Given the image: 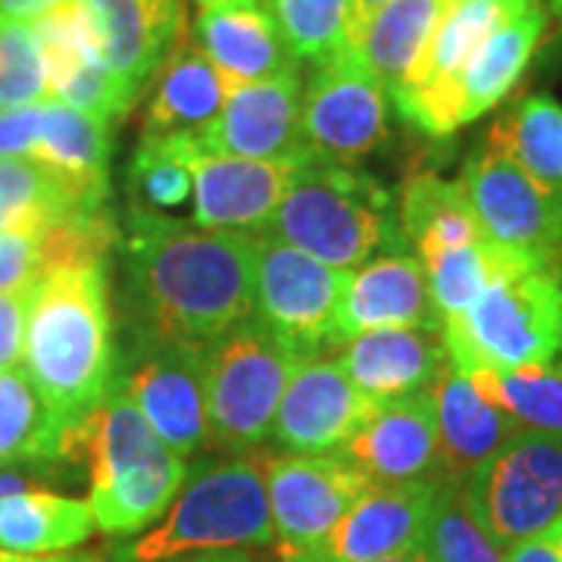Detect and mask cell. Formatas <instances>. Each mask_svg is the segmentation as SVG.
Returning <instances> with one entry per match:
<instances>
[{"instance_id":"cell-12","label":"cell","mask_w":562,"mask_h":562,"mask_svg":"<svg viewBox=\"0 0 562 562\" xmlns=\"http://www.w3.org/2000/svg\"><path fill=\"white\" fill-rule=\"evenodd\" d=\"M387 135V88L357 47L313 66L303 88V138L316 157L357 166L379 154Z\"/></svg>"},{"instance_id":"cell-17","label":"cell","mask_w":562,"mask_h":562,"mask_svg":"<svg viewBox=\"0 0 562 562\" xmlns=\"http://www.w3.org/2000/svg\"><path fill=\"white\" fill-rule=\"evenodd\" d=\"M32 29L44 57L47 98L106 122L122 120L135 106L116 76L103 66L79 0L54 7L32 22Z\"/></svg>"},{"instance_id":"cell-13","label":"cell","mask_w":562,"mask_h":562,"mask_svg":"<svg viewBox=\"0 0 562 562\" xmlns=\"http://www.w3.org/2000/svg\"><path fill=\"white\" fill-rule=\"evenodd\" d=\"M372 487L344 453L266 460V494L276 528V557H297L325 541L344 513Z\"/></svg>"},{"instance_id":"cell-3","label":"cell","mask_w":562,"mask_h":562,"mask_svg":"<svg viewBox=\"0 0 562 562\" xmlns=\"http://www.w3.org/2000/svg\"><path fill=\"white\" fill-rule=\"evenodd\" d=\"M262 232L344 272L406 247L394 188L313 150L297 160L279 210Z\"/></svg>"},{"instance_id":"cell-23","label":"cell","mask_w":562,"mask_h":562,"mask_svg":"<svg viewBox=\"0 0 562 562\" xmlns=\"http://www.w3.org/2000/svg\"><path fill=\"white\" fill-rule=\"evenodd\" d=\"M379 328H425L441 331V316L431 303L425 266L413 254H387L360 266L350 276L341 303L344 344Z\"/></svg>"},{"instance_id":"cell-31","label":"cell","mask_w":562,"mask_h":562,"mask_svg":"<svg viewBox=\"0 0 562 562\" xmlns=\"http://www.w3.org/2000/svg\"><path fill=\"white\" fill-rule=\"evenodd\" d=\"M447 3L450 0H387L350 38V47H357V54L387 88V94L419 63Z\"/></svg>"},{"instance_id":"cell-18","label":"cell","mask_w":562,"mask_h":562,"mask_svg":"<svg viewBox=\"0 0 562 562\" xmlns=\"http://www.w3.org/2000/svg\"><path fill=\"white\" fill-rule=\"evenodd\" d=\"M297 160H250L206 154L201 144L191 150L194 179V225L216 232H262L276 216L291 184Z\"/></svg>"},{"instance_id":"cell-42","label":"cell","mask_w":562,"mask_h":562,"mask_svg":"<svg viewBox=\"0 0 562 562\" xmlns=\"http://www.w3.org/2000/svg\"><path fill=\"white\" fill-rule=\"evenodd\" d=\"M32 294H35V281L0 291V372L16 369L22 362Z\"/></svg>"},{"instance_id":"cell-24","label":"cell","mask_w":562,"mask_h":562,"mask_svg":"<svg viewBox=\"0 0 562 562\" xmlns=\"http://www.w3.org/2000/svg\"><path fill=\"white\" fill-rule=\"evenodd\" d=\"M431 401L441 441V472L450 482H465L487 457L522 431L501 406L484 401L482 391L453 362H447L438 382L431 384Z\"/></svg>"},{"instance_id":"cell-38","label":"cell","mask_w":562,"mask_h":562,"mask_svg":"<svg viewBox=\"0 0 562 562\" xmlns=\"http://www.w3.org/2000/svg\"><path fill=\"white\" fill-rule=\"evenodd\" d=\"M297 60L313 66L350 47V0H266Z\"/></svg>"},{"instance_id":"cell-30","label":"cell","mask_w":562,"mask_h":562,"mask_svg":"<svg viewBox=\"0 0 562 562\" xmlns=\"http://www.w3.org/2000/svg\"><path fill=\"white\" fill-rule=\"evenodd\" d=\"M397 216L403 238L416 247L419 262L453 247L484 241L460 179L447 181L435 172L406 176L397 194Z\"/></svg>"},{"instance_id":"cell-29","label":"cell","mask_w":562,"mask_h":562,"mask_svg":"<svg viewBox=\"0 0 562 562\" xmlns=\"http://www.w3.org/2000/svg\"><path fill=\"white\" fill-rule=\"evenodd\" d=\"M188 465L179 453L162 447L150 460L135 462L113 475L110 482L94 484L88 491V506L94 528L110 538H128L160 522L169 503L176 501Z\"/></svg>"},{"instance_id":"cell-14","label":"cell","mask_w":562,"mask_h":562,"mask_svg":"<svg viewBox=\"0 0 562 562\" xmlns=\"http://www.w3.org/2000/svg\"><path fill=\"white\" fill-rule=\"evenodd\" d=\"M375 406L379 403L350 382L338 360L301 362L281 394L269 438L303 457L341 453Z\"/></svg>"},{"instance_id":"cell-1","label":"cell","mask_w":562,"mask_h":562,"mask_svg":"<svg viewBox=\"0 0 562 562\" xmlns=\"http://www.w3.org/2000/svg\"><path fill=\"white\" fill-rule=\"evenodd\" d=\"M132 341L213 344L254 319V244L128 210L122 238Z\"/></svg>"},{"instance_id":"cell-20","label":"cell","mask_w":562,"mask_h":562,"mask_svg":"<svg viewBox=\"0 0 562 562\" xmlns=\"http://www.w3.org/2000/svg\"><path fill=\"white\" fill-rule=\"evenodd\" d=\"M372 484H409L443 479L441 441L431 391L387 401L362 422L341 450Z\"/></svg>"},{"instance_id":"cell-37","label":"cell","mask_w":562,"mask_h":562,"mask_svg":"<svg viewBox=\"0 0 562 562\" xmlns=\"http://www.w3.org/2000/svg\"><path fill=\"white\" fill-rule=\"evenodd\" d=\"M419 547L428 562H506V553L465 509L462 484L450 479L438 482Z\"/></svg>"},{"instance_id":"cell-34","label":"cell","mask_w":562,"mask_h":562,"mask_svg":"<svg viewBox=\"0 0 562 562\" xmlns=\"http://www.w3.org/2000/svg\"><path fill=\"white\" fill-rule=\"evenodd\" d=\"M106 210V206H103ZM76 213H98L81 201L54 172L32 160H0V232L10 228H47L54 222L76 216Z\"/></svg>"},{"instance_id":"cell-45","label":"cell","mask_w":562,"mask_h":562,"mask_svg":"<svg viewBox=\"0 0 562 562\" xmlns=\"http://www.w3.org/2000/svg\"><path fill=\"white\" fill-rule=\"evenodd\" d=\"M66 0H0V22H35Z\"/></svg>"},{"instance_id":"cell-27","label":"cell","mask_w":562,"mask_h":562,"mask_svg":"<svg viewBox=\"0 0 562 562\" xmlns=\"http://www.w3.org/2000/svg\"><path fill=\"white\" fill-rule=\"evenodd\" d=\"M547 25H550V13L541 0L538 7L525 10L522 16L501 25L472 54V60L465 63V69L457 79L460 128L469 122L482 120L484 113H491L494 106H501L513 94V88L519 85L525 69L531 66L538 47H541Z\"/></svg>"},{"instance_id":"cell-40","label":"cell","mask_w":562,"mask_h":562,"mask_svg":"<svg viewBox=\"0 0 562 562\" xmlns=\"http://www.w3.org/2000/svg\"><path fill=\"white\" fill-rule=\"evenodd\" d=\"M47 98V72L32 22H0V110L35 106Z\"/></svg>"},{"instance_id":"cell-28","label":"cell","mask_w":562,"mask_h":562,"mask_svg":"<svg viewBox=\"0 0 562 562\" xmlns=\"http://www.w3.org/2000/svg\"><path fill=\"white\" fill-rule=\"evenodd\" d=\"M232 85L213 63L203 57L194 41H179L162 60V72L154 98L144 113L140 138L201 135L225 106Z\"/></svg>"},{"instance_id":"cell-16","label":"cell","mask_w":562,"mask_h":562,"mask_svg":"<svg viewBox=\"0 0 562 562\" xmlns=\"http://www.w3.org/2000/svg\"><path fill=\"white\" fill-rule=\"evenodd\" d=\"M438 482L372 484L325 541L279 562H379L419 547Z\"/></svg>"},{"instance_id":"cell-10","label":"cell","mask_w":562,"mask_h":562,"mask_svg":"<svg viewBox=\"0 0 562 562\" xmlns=\"http://www.w3.org/2000/svg\"><path fill=\"white\" fill-rule=\"evenodd\" d=\"M206 379L210 344L132 341L120 357L116 387L138 406L157 438L184 460L210 447Z\"/></svg>"},{"instance_id":"cell-9","label":"cell","mask_w":562,"mask_h":562,"mask_svg":"<svg viewBox=\"0 0 562 562\" xmlns=\"http://www.w3.org/2000/svg\"><path fill=\"white\" fill-rule=\"evenodd\" d=\"M538 3L541 0H450L419 63L391 91L401 120L438 140L460 132L457 79L465 63L501 25Z\"/></svg>"},{"instance_id":"cell-22","label":"cell","mask_w":562,"mask_h":562,"mask_svg":"<svg viewBox=\"0 0 562 562\" xmlns=\"http://www.w3.org/2000/svg\"><path fill=\"white\" fill-rule=\"evenodd\" d=\"M338 362L369 401L387 403L431 391L450 357L443 331L379 328L344 344Z\"/></svg>"},{"instance_id":"cell-4","label":"cell","mask_w":562,"mask_h":562,"mask_svg":"<svg viewBox=\"0 0 562 562\" xmlns=\"http://www.w3.org/2000/svg\"><path fill=\"white\" fill-rule=\"evenodd\" d=\"M494 247V244H491ZM562 266L494 247L491 279L460 319L443 322L447 357L460 369H528L560 357Z\"/></svg>"},{"instance_id":"cell-51","label":"cell","mask_w":562,"mask_h":562,"mask_svg":"<svg viewBox=\"0 0 562 562\" xmlns=\"http://www.w3.org/2000/svg\"><path fill=\"white\" fill-rule=\"evenodd\" d=\"M560 350H562V328H560Z\"/></svg>"},{"instance_id":"cell-41","label":"cell","mask_w":562,"mask_h":562,"mask_svg":"<svg viewBox=\"0 0 562 562\" xmlns=\"http://www.w3.org/2000/svg\"><path fill=\"white\" fill-rule=\"evenodd\" d=\"M44 276L41 228H10L0 232V291L32 284Z\"/></svg>"},{"instance_id":"cell-50","label":"cell","mask_w":562,"mask_h":562,"mask_svg":"<svg viewBox=\"0 0 562 562\" xmlns=\"http://www.w3.org/2000/svg\"><path fill=\"white\" fill-rule=\"evenodd\" d=\"M547 3H550V10H553V13L562 20V0H547Z\"/></svg>"},{"instance_id":"cell-11","label":"cell","mask_w":562,"mask_h":562,"mask_svg":"<svg viewBox=\"0 0 562 562\" xmlns=\"http://www.w3.org/2000/svg\"><path fill=\"white\" fill-rule=\"evenodd\" d=\"M460 181L484 241L541 266H562V198L484 140L465 160Z\"/></svg>"},{"instance_id":"cell-47","label":"cell","mask_w":562,"mask_h":562,"mask_svg":"<svg viewBox=\"0 0 562 562\" xmlns=\"http://www.w3.org/2000/svg\"><path fill=\"white\" fill-rule=\"evenodd\" d=\"M176 562H254L250 553L244 550H210V553H194V557H181Z\"/></svg>"},{"instance_id":"cell-49","label":"cell","mask_w":562,"mask_h":562,"mask_svg":"<svg viewBox=\"0 0 562 562\" xmlns=\"http://www.w3.org/2000/svg\"><path fill=\"white\" fill-rule=\"evenodd\" d=\"M0 562H38V560H29V557H16V553H10V550H3V547H0Z\"/></svg>"},{"instance_id":"cell-6","label":"cell","mask_w":562,"mask_h":562,"mask_svg":"<svg viewBox=\"0 0 562 562\" xmlns=\"http://www.w3.org/2000/svg\"><path fill=\"white\" fill-rule=\"evenodd\" d=\"M254 313L297 362L344 347L341 303L350 272L331 269L269 232H254Z\"/></svg>"},{"instance_id":"cell-32","label":"cell","mask_w":562,"mask_h":562,"mask_svg":"<svg viewBox=\"0 0 562 562\" xmlns=\"http://www.w3.org/2000/svg\"><path fill=\"white\" fill-rule=\"evenodd\" d=\"M484 144L513 160L543 191L562 198V103L525 94L487 128Z\"/></svg>"},{"instance_id":"cell-44","label":"cell","mask_w":562,"mask_h":562,"mask_svg":"<svg viewBox=\"0 0 562 562\" xmlns=\"http://www.w3.org/2000/svg\"><path fill=\"white\" fill-rule=\"evenodd\" d=\"M506 562H562V516L535 538L506 550Z\"/></svg>"},{"instance_id":"cell-8","label":"cell","mask_w":562,"mask_h":562,"mask_svg":"<svg viewBox=\"0 0 562 562\" xmlns=\"http://www.w3.org/2000/svg\"><path fill=\"white\" fill-rule=\"evenodd\" d=\"M472 519L503 553L562 516V435L516 431L462 482Z\"/></svg>"},{"instance_id":"cell-21","label":"cell","mask_w":562,"mask_h":562,"mask_svg":"<svg viewBox=\"0 0 562 562\" xmlns=\"http://www.w3.org/2000/svg\"><path fill=\"white\" fill-rule=\"evenodd\" d=\"M103 66L138 101L181 38V0H79Z\"/></svg>"},{"instance_id":"cell-33","label":"cell","mask_w":562,"mask_h":562,"mask_svg":"<svg viewBox=\"0 0 562 562\" xmlns=\"http://www.w3.org/2000/svg\"><path fill=\"white\" fill-rule=\"evenodd\" d=\"M66 462V431L22 369L0 372V465Z\"/></svg>"},{"instance_id":"cell-5","label":"cell","mask_w":562,"mask_h":562,"mask_svg":"<svg viewBox=\"0 0 562 562\" xmlns=\"http://www.w3.org/2000/svg\"><path fill=\"white\" fill-rule=\"evenodd\" d=\"M276 541L266 460L235 453L188 469L176 501L154 528L116 550V562H176L210 550H244Z\"/></svg>"},{"instance_id":"cell-19","label":"cell","mask_w":562,"mask_h":562,"mask_svg":"<svg viewBox=\"0 0 562 562\" xmlns=\"http://www.w3.org/2000/svg\"><path fill=\"white\" fill-rule=\"evenodd\" d=\"M194 44L228 85L301 76L266 0H194Z\"/></svg>"},{"instance_id":"cell-43","label":"cell","mask_w":562,"mask_h":562,"mask_svg":"<svg viewBox=\"0 0 562 562\" xmlns=\"http://www.w3.org/2000/svg\"><path fill=\"white\" fill-rule=\"evenodd\" d=\"M41 106H20V110H0V160H29L35 138H38Z\"/></svg>"},{"instance_id":"cell-25","label":"cell","mask_w":562,"mask_h":562,"mask_svg":"<svg viewBox=\"0 0 562 562\" xmlns=\"http://www.w3.org/2000/svg\"><path fill=\"white\" fill-rule=\"evenodd\" d=\"M94 535V516L88 501H76L13 475H0V547L29 557L50 560L69 553Z\"/></svg>"},{"instance_id":"cell-36","label":"cell","mask_w":562,"mask_h":562,"mask_svg":"<svg viewBox=\"0 0 562 562\" xmlns=\"http://www.w3.org/2000/svg\"><path fill=\"white\" fill-rule=\"evenodd\" d=\"M194 147H198L194 135L140 138L125 176L132 210L162 216L166 210H179L188 203V198H194V179L188 166Z\"/></svg>"},{"instance_id":"cell-15","label":"cell","mask_w":562,"mask_h":562,"mask_svg":"<svg viewBox=\"0 0 562 562\" xmlns=\"http://www.w3.org/2000/svg\"><path fill=\"white\" fill-rule=\"evenodd\" d=\"M198 144L206 154L250 160H294L310 154L303 138L301 76L235 85Z\"/></svg>"},{"instance_id":"cell-26","label":"cell","mask_w":562,"mask_h":562,"mask_svg":"<svg viewBox=\"0 0 562 562\" xmlns=\"http://www.w3.org/2000/svg\"><path fill=\"white\" fill-rule=\"evenodd\" d=\"M110 122L66 103L44 101L38 138L29 160L79 191L81 201L94 210H103L110 198Z\"/></svg>"},{"instance_id":"cell-35","label":"cell","mask_w":562,"mask_h":562,"mask_svg":"<svg viewBox=\"0 0 562 562\" xmlns=\"http://www.w3.org/2000/svg\"><path fill=\"white\" fill-rule=\"evenodd\" d=\"M484 401L501 406L525 431L562 435V366H528V369H472L465 372Z\"/></svg>"},{"instance_id":"cell-46","label":"cell","mask_w":562,"mask_h":562,"mask_svg":"<svg viewBox=\"0 0 562 562\" xmlns=\"http://www.w3.org/2000/svg\"><path fill=\"white\" fill-rule=\"evenodd\" d=\"M387 0H350V38L362 29V22L369 20L379 7H384Z\"/></svg>"},{"instance_id":"cell-2","label":"cell","mask_w":562,"mask_h":562,"mask_svg":"<svg viewBox=\"0 0 562 562\" xmlns=\"http://www.w3.org/2000/svg\"><path fill=\"white\" fill-rule=\"evenodd\" d=\"M106 262L54 269L35 281L22 372L66 431V462H85L88 419L120 375Z\"/></svg>"},{"instance_id":"cell-7","label":"cell","mask_w":562,"mask_h":562,"mask_svg":"<svg viewBox=\"0 0 562 562\" xmlns=\"http://www.w3.org/2000/svg\"><path fill=\"white\" fill-rule=\"evenodd\" d=\"M297 366L260 319L241 322L210 344V447L222 453H254L269 438L281 394Z\"/></svg>"},{"instance_id":"cell-39","label":"cell","mask_w":562,"mask_h":562,"mask_svg":"<svg viewBox=\"0 0 562 562\" xmlns=\"http://www.w3.org/2000/svg\"><path fill=\"white\" fill-rule=\"evenodd\" d=\"M491 260H494V247L487 241H479L443 250V254H435L431 260L422 262L441 325L460 319L462 313L479 301V294L491 279Z\"/></svg>"},{"instance_id":"cell-48","label":"cell","mask_w":562,"mask_h":562,"mask_svg":"<svg viewBox=\"0 0 562 562\" xmlns=\"http://www.w3.org/2000/svg\"><path fill=\"white\" fill-rule=\"evenodd\" d=\"M379 562H428L425 557V550L422 547H413V550H403L397 557H387V560H379Z\"/></svg>"}]
</instances>
